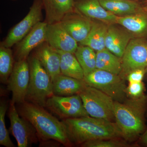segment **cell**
<instances>
[{
    "label": "cell",
    "mask_w": 147,
    "mask_h": 147,
    "mask_svg": "<svg viewBox=\"0 0 147 147\" xmlns=\"http://www.w3.org/2000/svg\"><path fill=\"white\" fill-rule=\"evenodd\" d=\"M30 78V66L27 60L17 61L7 84L12 93L11 103L19 104L26 101Z\"/></svg>",
    "instance_id": "30bf717a"
},
{
    "label": "cell",
    "mask_w": 147,
    "mask_h": 147,
    "mask_svg": "<svg viewBox=\"0 0 147 147\" xmlns=\"http://www.w3.org/2000/svg\"><path fill=\"white\" fill-rule=\"evenodd\" d=\"M134 1H141V0H134ZM143 1H144V0H143Z\"/></svg>",
    "instance_id": "836d02e7"
},
{
    "label": "cell",
    "mask_w": 147,
    "mask_h": 147,
    "mask_svg": "<svg viewBox=\"0 0 147 147\" xmlns=\"http://www.w3.org/2000/svg\"><path fill=\"white\" fill-rule=\"evenodd\" d=\"M46 42L56 50L74 54L77 42L64 28L60 22L48 24Z\"/></svg>",
    "instance_id": "7c38bea8"
},
{
    "label": "cell",
    "mask_w": 147,
    "mask_h": 147,
    "mask_svg": "<svg viewBox=\"0 0 147 147\" xmlns=\"http://www.w3.org/2000/svg\"><path fill=\"white\" fill-rule=\"evenodd\" d=\"M14 64L10 48L1 45L0 47V79L3 84H7Z\"/></svg>",
    "instance_id": "484cf974"
},
{
    "label": "cell",
    "mask_w": 147,
    "mask_h": 147,
    "mask_svg": "<svg viewBox=\"0 0 147 147\" xmlns=\"http://www.w3.org/2000/svg\"><path fill=\"white\" fill-rule=\"evenodd\" d=\"M142 4L143 5V6H144V8L147 11V0L144 1V2H143Z\"/></svg>",
    "instance_id": "1f68e13d"
},
{
    "label": "cell",
    "mask_w": 147,
    "mask_h": 147,
    "mask_svg": "<svg viewBox=\"0 0 147 147\" xmlns=\"http://www.w3.org/2000/svg\"><path fill=\"white\" fill-rule=\"evenodd\" d=\"M47 22H40L19 42L16 49L17 61L27 59L32 50L46 41Z\"/></svg>",
    "instance_id": "4fadbf2b"
},
{
    "label": "cell",
    "mask_w": 147,
    "mask_h": 147,
    "mask_svg": "<svg viewBox=\"0 0 147 147\" xmlns=\"http://www.w3.org/2000/svg\"><path fill=\"white\" fill-rule=\"evenodd\" d=\"M19 115L32 124L39 139L53 140L65 146H71L61 121L52 115L44 107L25 101L18 104Z\"/></svg>",
    "instance_id": "3957f363"
},
{
    "label": "cell",
    "mask_w": 147,
    "mask_h": 147,
    "mask_svg": "<svg viewBox=\"0 0 147 147\" xmlns=\"http://www.w3.org/2000/svg\"><path fill=\"white\" fill-rule=\"evenodd\" d=\"M133 38L132 35L123 27L117 26V24H110L105 37V48L122 58L129 42Z\"/></svg>",
    "instance_id": "5bb4252c"
},
{
    "label": "cell",
    "mask_w": 147,
    "mask_h": 147,
    "mask_svg": "<svg viewBox=\"0 0 147 147\" xmlns=\"http://www.w3.org/2000/svg\"><path fill=\"white\" fill-rule=\"evenodd\" d=\"M116 24L123 27L134 38H146L147 11L127 16H118Z\"/></svg>",
    "instance_id": "ac0fdd59"
},
{
    "label": "cell",
    "mask_w": 147,
    "mask_h": 147,
    "mask_svg": "<svg viewBox=\"0 0 147 147\" xmlns=\"http://www.w3.org/2000/svg\"><path fill=\"white\" fill-rule=\"evenodd\" d=\"M76 9L90 19L110 24H116L118 16L106 10L99 0H79L75 3Z\"/></svg>",
    "instance_id": "9a60e30c"
},
{
    "label": "cell",
    "mask_w": 147,
    "mask_h": 147,
    "mask_svg": "<svg viewBox=\"0 0 147 147\" xmlns=\"http://www.w3.org/2000/svg\"><path fill=\"white\" fill-rule=\"evenodd\" d=\"M140 142L144 146H147V129L140 137Z\"/></svg>",
    "instance_id": "4dcf8cb0"
},
{
    "label": "cell",
    "mask_w": 147,
    "mask_h": 147,
    "mask_svg": "<svg viewBox=\"0 0 147 147\" xmlns=\"http://www.w3.org/2000/svg\"><path fill=\"white\" fill-rule=\"evenodd\" d=\"M8 117L10 130L16 139L18 147H27L38 142V138L35 129L30 123L19 115L15 104L10 103Z\"/></svg>",
    "instance_id": "8fae6325"
},
{
    "label": "cell",
    "mask_w": 147,
    "mask_h": 147,
    "mask_svg": "<svg viewBox=\"0 0 147 147\" xmlns=\"http://www.w3.org/2000/svg\"><path fill=\"white\" fill-rule=\"evenodd\" d=\"M145 75H147V66L146 67V69H145Z\"/></svg>",
    "instance_id": "d6a6232c"
},
{
    "label": "cell",
    "mask_w": 147,
    "mask_h": 147,
    "mask_svg": "<svg viewBox=\"0 0 147 147\" xmlns=\"http://www.w3.org/2000/svg\"><path fill=\"white\" fill-rule=\"evenodd\" d=\"M62 26L77 42H81L86 38L91 29L92 21L86 16L66 15L61 22Z\"/></svg>",
    "instance_id": "2e32d148"
},
{
    "label": "cell",
    "mask_w": 147,
    "mask_h": 147,
    "mask_svg": "<svg viewBox=\"0 0 147 147\" xmlns=\"http://www.w3.org/2000/svg\"><path fill=\"white\" fill-rule=\"evenodd\" d=\"M54 94L67 96L79 94L87 85L84 80H79L61 74L53 81Z\"/></svg>",
    "instance_id": "ffe728a7"
},
{
    "label": "cell",
    "mask_w": 147,
    "mask_h": 147,
    "mask_svg": "<svg viewBox=\"0 0 147 147\" xmlns=\"http://www.w3.org/2000/svg\"><path fill=\"white\" fill-rule=\"evenodd\" d=\"M47 24L61 22L75 7L74 0H42Z\"/></svg>",
    "instance_id": "d6986e66"
},
{
    "label": "cell",
    "mask_w": 147,
    "mask_h": 147,
    "mask_svg": "<svg viewBox=\"0 0 147 147\" xmlns=\"http://www.w3.org/2000/svg\"><path fill=\"white\" fill-rule=\"evenodd\" d=\"M29 64L30 82L26 101L44 108L47 99L54 95L53 82L35 56L30 59Z\"/></svg>",
    "instance_id": "277c9868"
},
{
    "label": "cell",
    "mask_w": 147,
    "mask_h": 147,
    "mask_svg": "<svg viewBox=\"0 0 147 147\" xmlns=\"http://www.w3.org/2000/svg\"><path fill=\"white\" fill-rule=\"evenodd\" d=\"M74 54L84 71V77L96 69V53L91 48L83 45L78 46Z\"/></svg>",
    "instance_id": "d4e9b609"
},
{
    "label": "cell",
    "mask_w": 147,
    "mask_h": 147,
    "mask_svg": "<svg viewBox=\"0 0 147 147\" xmlns=\"http://www.w3.org/2000/svg\"><path fill=\"white\" fill-rule=\"evenodd\" d=\"M71 145L100 139L122 138L115 122L90 116L65 119L61 121Z\"/></svg>",
    "instance_id": "6da1fadb"
},
{
    "label": "cell",
    "mask_w": 147,
    "mask_h": 147,
    "mask_svg": "<svg viewBox=\"0 0 147 147\" xmlns=\"http://www.w3.org/2000/svg\"><path fill=\"white\" fill-rule=\"evenodd\" d=\"M45 107L62 120L89 116L79 94L67 96L53 95L47 99Z\"/></svg>",
    "instance_id": "ba28073f"
},
{
    "label": "cell",
    "mask_w": 147,
    "mask_h": 147,
    "mask_svg": "<svg viewBox=\"0 0 147 147\" xmlns=\"http://www.w3.org/2000/svg\"><path fill=\"white\" fill-rule=\"evenodd\" d=\"M42 0H34L28 13L8 33L1 45L10 47L21 41L42 18Z\"/></svg>",
    "instance_id": "9c48e42d"
},
{
    "label": "cell",
    "mask_w": 147,
    "mask_h": 147,
    "mask_svg": "<svg viewBox=\"0 0 147 147\" xmlns=\"http://www.w3.org/2000/svg\"><path fill=\"white\" fill-rule=\"evenodd\" d=\"M84 80L88 86L100 90L115 101L123 102L127 98L125 80L117 74L96 69Z\"/></svg>",
    "instance_id": "5b68a950"
},
{
    "label": "cell",
    "mask_w": 147,
    "mask_h": 147,
    "mask_svg": "<svg viewBox=\"0 0 147 147\" xmlns=\"http://www.w3.org/2000/svg\"><path fill=\"white\" fill-rule=\"evenodd\" d=\"M8 108L5 100H1L0 103V144L6 147H14L11 140L5 125V116Z\"/></svg>",
    "instance_id": "4316f807"
},
{
    "label": "cell",
    "mask_w": 147,
    "mask_h": 147,
    "mask_svg": "<svg viewBox=\"0 0 147 147\" xmlns=\"http://www.w3.org/2000/svg\"><path fill=\"white\" fill-rule=\"evenodd\" d=\"M108 26L101 21L93 22L88 35L81 42V45L88 46L96 52L105 48V37Z\"/></svg>",
    "instance_id": "7402d4cb"
},
{
    "label": "cell",
    "mask_w": 147,
    "mask_h": 147,
    "mask_svg": "<svg viewBox=\"0 0 147 147\" xmlns=\"http://www.w3.org/2000/svg\"><path fill=\"white\" fill-rule=\"evenodd\" d=\"M96 68L119 75L121 70V58L104 48L96 52Z\"/></svg>",
    "instance_id": "cb8c5ba5"
},
{
    "label": "cell",
    "mask_w": 147,
    "mask_h": 147,
    "mask_svg": "<svg viewBox=\"0 0 147 147\" xmlns=\"http://www.w3.org/2000/svg\"><path fill=\"white\" fill-rule=\"evenodd\" d=\"M57 50L60 57L61 74L75 79L84 80V71L73 53Z\"/></svg>",
    "instance_id": "603a6c76"
},
{
    "label": "cell",
    "mask_w": 147,
    "mask_h": 147,
    "mask_svg": "<svg viewBox=\"0 0 147 147\" xmlns=\"http://www.w3.org/2000/svg\"><path fill=\"white\" fill-rule=\"evenodd\" d=\"M50 75L52 82L61 74L60 57L57 50L47 42L39 46L34 55Z\"/></svg>",
    "instance_id": "e0dca14e"
},
{
    "label": "cell",
    "mask_w": 147,
    "mask_h": 147,
    "mask_svg": "<svg viewBox=\"0 0 147 147\" xmlns=\"http://www.w3.org/2000/svg\"><path fill=\"white\" fill-rule=\"evenodd\" d=\"M145 75V69H137L130 72L126 76L129 83L142 82Z\"/></svg>",
    "instance_id": "f546056e"
},
{
    "label": "cell",
    "mask_w": 147,
    "mask_h": 147,
    "mask_svg": "<svg viewBox=\"0 0 147 147\" xmlns=\"http://www.w3.org/2000/svg\"><path fill=\"white\" fill-rule=\"evenodd\" d=\"M106 10L119 16H127L146 11L142 3L134 0H99Z\"/></svg>",
    "instance_id": "44dd1931"
},
{
    "label": "cell",
    "mask_w": 147,
    "mask_h": 147,
    "mask_svg": "<svg viewBox=\"0 0 147 147\" xmlns=\"http://www.w3.org/2000/svg\"><path fill=\"white\" fill-rule=\"evenodd\" d=\"M147 108V96L145 94L136 98L127 97L123 102L115 101V122L127 142L136 141L144 132Z\"/></svg>",
    "instance_id": "7a4b0ae2"
},
{
    "label": "cell",
    "mask_w": 147,
    "mask_h": 147,
    "mask_svg": "<svg viewBox=\"0 0 147 147\" xmlns=\"http://www.w3.org/2000/svg\"><path fill=\"white\" fill-rule=\"evenodd\" d=\"M145 86L142 82L129 83L126 88V93L127 97L136 98L141 97L144 95Z\"/></svg>",
    "instance_id": "f1b7e54d"
},
{
    "label": "cell",
    "mask_w": 147,
    "mask_h": 147,
    "mask_svg": "<svg viewBox=\"0 0 147 147\" xmlns=\"http://www.w3.org/2000/svg\"><path fill=\"white\" fill-rule=\"evenodd\" d=\"M117 139L93 140L84 143L80 146L83 147H124L129 146L125 140Z\"/></svg>",
    "instance_id": "83f0119b"
},
{
    "label": "cell",
    "mask_w": 147,
    "mask_h": 147,
    "mask_svg": "<svg viewBox=\"0 0 147 147\" xmlns=\"http://www.w3.org/2000/svg\"><path fill=\"white\" fill-rule=\"evenodd\" d=\"M147 66V39L134 38L129 42L121 58V70L119 76L126 80L133 70L146 69Z\"/></svg>",
    "instance_id": "52a82bcc"
},
{
    "label": "cell",
    "mask_w": 147,
    "mask_h": 147,
    "mask_svg": "<svg viewBox=\"0 0 147 147\" xmlns=\"http://www.w3.org/2000/svg\"><path fill=\"white\" fill-rule=\"evenodd\" d=\"M79 94L90 116L111 121H115V101L108 95L88 85Z\"/></svg>",
    "instance_id": "8992f818"
}]
</instances>
